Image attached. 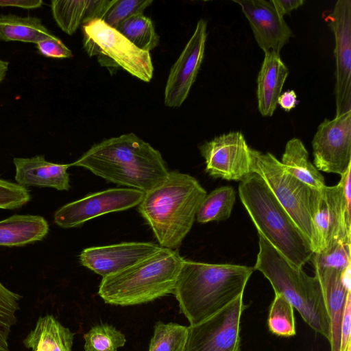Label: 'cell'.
Listing matches in <instances>:
<instances>
[{"mask_svg":"<svg viewBox=\"0 0 351 351\" xmlns=\"http://www.w3.org/2000/svg\"><path fill=\"white\" fill-rule=\"evenodd\" d=\"M206 195L194 177L169 171L163 182L145 193L138 210L160 246L177 249L191 230Z\"/></svg>","mask_w":351,"mask_h":351,"instance_id":"cell-3","label":"cell"},{"mask_svg":"<svg viewBox=\"0 0 351 351\" xmlns=\"http://www.w3.org/2000/svg\"><path fill=\"white\" fill-rule=\"evenodd\" d=\"M247 19L254 38L265 52L280 53L292 36L289 25L271 1L234 0Z\"/></svg>","mask_w":351,"mask_h":351,"instance_id":"cell-17","label":"cell"},{"mask_svg":"<svg viewBox=\"0 0 351 351\" xmlns=\"http://www.w3.org/2000/svg\"><path fill=\"white\" fill-rule=\"evenodd\" d=\"M243 295L204 321L188 326L184 351H239Z\"/></svg>","mask_w":351,"mask_h":351,"instance_id":"cell-10","label":"cell"},{"mask_svg":"<svg viewBox=\"0 0 351 351\" xmlns=\"http://www.w3.org/2000/svg\"><path fill=\"white\" fill-rule=\"evenodd\" d=\"M258 234L259 251L254 270L270 282L274 293L282 295L315 331L330 339V320L317 277H311Z\"/></svg>","mask_w":351,"mask_h":351,"instance_id":"cell-4","label":"cell"},{"mask_svg":"<svg viewBox=\"0 0 351 351\" xmlns=\"http://www.w3.org/2000/svg\"><path fill=\"white\" fill-rule=\"evenodd\" d=\"M36 45L39 53L45 57L53 58L73 57L72 51L56 36L40 41Z\"/></svg>","mask_w":351,"mask_h":351,"instance_id":"cell-35","label":"cell"},{"mask_svg":"<svg viewBox=\"0 0 351 351\" xmlns=\"http://www.w3.org/2000/svg\"><path fill=\"white\" fill-rule=\"evenodd\" d=\"M71 166L145 193L163 182L169 172L160 152L133 133L93 145Z\"/></svg>","mask_w":351,"mask_h":351,"instance_id":"cell-1","label":"cell"},{"mask_svg":"<svg viewBox=\"0 0 351 351\" xmlns=\"http://www.w3.org/2000/svg\"><path fill=\"white\" fill-rule=\"evenodd\" d=\"M335 37L336 115L351 110V1L338 0L325 19Z\"/></svg>","mask_w":351,"mask_h":351,"instance_id":"cell-13","label":"cell"},{"mask_svg":"<svg viewBox=\"0 0 351 351\" xmlns=\"http://www.w3.org/2000/svg\"><path fill=\"white\" fill-rule=\"evenodd\" d=\"M351 292L348 293L343 312L339 351H348L351 346Z\"/></svg>","mask_w":351,"mask_h":351,"instance_id":"cell-36","label":"cell"},{"mask_svg":"<svg viewBox=\"0 0 351 351\" xmlns=\"http://www.w3.org/2000/svg\"><path fill=\"white\" fill-rule=\"evenodd\" d=\"M187 334L188 326L158 322L155 325L148 351H184Z\"/></svg>","mask_w":351,"mask_h":351,"instance_id":"cell-28","label":"cell"},{"mask_svg":"<svg viewBox=\"0 0 351 351\" xmlns=\"http://www.w3.org/2000/svg\"><path fill=\"white\" fill-rule=\"evenodd\" d=\"M83 45L89 56H96L102 66L121 68L145 82L151 81L154 66L150 53L130 42L102 19L83 25Z\"/></svg>","mask_w":351,"mask_h":351,"instance_id":"cell-8","label":"cell"},{"mask_svg":"<svg viewBox=\"0 0 351 351\" xmlns=\"http://www.w3.org/2000/svg\"><path fill=\"white\" fill-rule=\"evenodd\" d=\"M348 351H351V346L349 347V348L348 349Z\"/></svg>","mask_w":351,"mask_h":351,"instance_id":"cell-41","label":"cell"},{"mask_svg":"<svg viewBox=\"0 0 351 351\" xmlns=\"http://www.w3.org/2000/svg\"><path fill=\"white\" fill-rule=\"evenodd\" d=\"M74 334L51 315L40 317L23 343L32 351H72Z\"/></svg>","mask_w":351,"mask_h":351,"instance_id":"cell-23","label":"cell"},{"mask_svg":"<svg viewBox=\"0 0 351 351\" xmlns=\"http://www.w3.org/2000/svg\"><path fill=\"white\" fill-rule=\"evenodd\" d=\"M160 248L151 242H124L84 249L79 258L82 265L103 278L135 265Z\"/></svg>","mask_w":351,"mask_h":351,"instance_id":"cell-16","label":"cell"},{"mask_svg":"<svg viewBox=\"0 0 351 351\" xmlns=\"http://www.w3.org/2000/svg\"><path fill=\"white\" fill-rule=\"evenodd\" d=\"M281 163L287 173L309 187L319 191L326 186L324 176L311 163L299 138H293L287 143Z\"/></svg>","mask_w":351,"mask_h":351,"instance_id":"cell-24","label":"cell"},{"mask_svg":"<svg viewBox=\"0 0 351 351\" xmlns=\"http://www.w3.org/2000/svg\"><path fill=\"white\" fill-rule=\"evenodd\" d=\"M236 199L233 187L223 186L206 195L196 214L197 222L206 223L228 219Z\"/></svg>","mask_w":351,"mask_h":351,"instance_id":"cell-26","label":"cell"},{"mask_svg":"<svg viewBox=\"0 0 351 351\" xmlns=\"http://www.w3.org/2000/svg\"><path fill=\"white\" fill-rule=\"evenodd\" d=\"M267 325L269 331L277 336L288 337L295 335L293 307L280 294L275 293Z\"/></svg>","mask_w":351,"mask_h":351,"instance_id":"cell-30","label":"cell"},{"mask_svg":"<svg viewBox=\"0 0 351 351\" xmlns=\"http://www.w3.org/2000/svg\"><path fill=\"white\" fill-rule=\"evenodd\" d=\"M30 199L31 194L27 187L0 178V208L16 209Z\"/></svg>","mask_w":351,"mask_h":351,"instance_id":"cell-34","label":"cell"},{"mask_svg":"<svg viewBox=\"0 0 351 351\" xmlns=\"http://www.w3.org/2000/svg\"><path fill=\"white\" fill-rule=\"evenodd\" d=\"M152 3V0H117L102 20L117 30L128 19L143 14Z\"/></svg>","mask_w":351,"mask_h":351,"instance_id":"cell-33","label":"cell"},{"mask_svg":"<svg viewBox=\"0 0 351 351\" xmlns=\"http://www.w3.org/2000/svg\"><path fill=\"white\" fill-rule=\"evenodd\" d=\"M351 241H336L324 250L313 255L315 268H332L345 271L350 268Z\"/></svg>","mask_w":351,"mask_h":351,"instance_id":"cell-32","label":"cell"},{"mask_svg":"<svg viewBox=\"0 0 351 351\" xmlns=\"http://www.w3.org/2000/svg\"><path fill=\"white\" fill-rule=\"evenodd\" d=\"M312 147L318 171L343 175L351 167V110L324 119L317 127Z\"/></svg>","mask_w":351,"mask_h":351,"instance_id":"cell-12","label":"cell"},{"mask_svg":"<svg viewBox=\"0 0 351 351\" xmlns=\"http://www.w3.org/2000/svg\"><path fill=\"white\" fill-rule=\"evenodd\" d=\"M254 268L184 260L173 294L190 325L218 313L243 295Z\"/></svg>","mask_w":351,"mask_h":351,"instance_id":"cell-2","label":"cell"},{"mask_svg":"<svg viewBox=\"0 0 351 351\" xmlns=\"http://www.w3.org/2000/svg\"><path fill=\"white\" fill-rule=\"evenodd\" d=\"M43 4L42 0H0L1 7H17L24 9H36Z\"/></svg>","mask_w":351,"mask_h":351,"instance_id":"cell-38","label":"cell"},{"mask_svg":"<svg viewBox=\"0 0 351 351\" xmlns=\"http://www.w3.org/2000/svg\"><path fill=\"white\" fill-rule=\"evenodd\" d=\"M145 192L130 188H114L89 194L68 203L54 213V222L62 228L82 226L101 215L138 206Z\"/></svg>","mask_w":351,"mask_h":351,"instance_id":"cell-11","label":"cell"},{"mask_svg":"<svg viewBox=\"0 0 351 351\" xmlns=\"http://www.w3.org/2000/svg\"><path fill=\"white\" fill-rule=\"evenodd\" d=\"M85 351H117L124 346L125 335L114 326L99 324L84 335Z\"/></svg>","mask_w":351,"mask_h":351,"instance_id":"cell-29","label":"cell"},{"mask_svg":"<svg viewBox=\"0 0 351 351\" xmlns=\"http://www.w3.org/2000/svg\"><path fill=\"white\" fill-rule=\"evenodd\" d=\"M289 70L280 58V53L269 51L265 57L257 78L258 108L264 117L274 114Z\"/></svg>","mask_w":351,"mask_h":351,"instance_id":"cell-21","label":"cell"},{"mask_svg":"<svg viewBox=\"0 0 351 351\" xmlns=\"http://www.w3.org/2000/svg\"><path fill=\"white\" fill-rule=\"evenodd\" d=\"M55 36L36 16L0 15V42L21 41L37 44Z\"/></svg>","mask_w":351,"mask_h":351,"instance_id":"cell-25","label":"cell"},{"mask_svg":"<svg viewBox=\"0 0 351 351\" xmlns=\"http://www.w3.org/2000/svg\"><path fill=\"white\" fill-rule=\"evenodd\" d=\"M199 149L205 159L206 171L213 178L242 181L252 173L250 147L240 132L216 136Z\"/></svg>","mask_w":351,"mask_h":351,"instance_id":"cell-14","label":"cell"},{"mask_svg":"<svg viewBox=\"0 0 351 351\" xmlns=\"http://www.w3.org/2000/svg\"><path fill=\"white\" fill-rule=\"evenodd\" d=\"M117 0H53L51 9L59 27L73 35L80 25L103 19Z\"/></svg>","mask_w":351,"mask_h":351,"instance_id":"cell-20","label":"cell"},{"mask_svg":"<svg viewBox=\"0 0 351 351\" xmlns=\"http://www.w3.org/2000/svg\"><path fill=\"white\" fill-rule=\"evenodd\" d=\"M9 62L0 59V83L5 79L8 70Z\"/></svg>","mask_w":351,"mask_h":351,"instance_id":"cell-40","label":"cell"},{"mask_svg":"<svg viewBox=\"0 0 351 351\" xmlns=\"http://www.w3.org/2000/svg\"><path fill=\"white\" fill-rule=\"evenodd\" d=\"M117 30L143 51L149 52L159 42V37L154 29L152 21L143 14L128 19Z\"/></svg>","mask_w":351,"mask_h":351,"instance_id":"cell-27","label":"cell"},{"mask_svg":"<svg viewBox=\"0 0 351 351\" xmlns=\"http://www.w3.org/2000/svg\"><path fill=\"white\" fill-rule=\"evenodd\" d=\"M21 295L12 291L0 282V351H10L8 337L16 323Z\"/></svg>","mask_w":351,"mask_h":351,"instance_id":"cell-31","label":"cell"},{"mask_svg":"<svg viewBox=\"0 0 351 351\" xmlns=\"http://www.w3.org/2000/svg\"><path fill=\"white\" fill-rule=\"evenodd\" d=\"M277 12L282 16L302 6L304 0H270Z\"/></svg>","mask_w":351,"mask_h":351,"instance_id":"cell-37","label":"cell"},{"mask_svg":"<svg viewBox=\"0 0 351 351\" xmlns=\"http://www.w3.org/2000/svg\"><path fill=\"white\" fill-rule=\"evenodd\" d=\"M207 22L201 19L170 70L165 88V104L178 108L185 101L202 62L207 37Z\"/></svg>","mask_w":351,"mask_h":351,"instance_id":"cell-15","label":"cell"},{"mask_svg":"<svg viewBox=\"0 0 351 351\" xmlns=\"http://www.w3.org/2000/svg\"><path fill=\"white\" fill-rule=\"evenodd\" d=\"M322 285L330 320L331 351H339L341 326L344 306L350 291V268L340 271L332 268H315Z\"/></svg>","mask_w":351,"mask_h":351,"instance_id":"cell-18","label":"cell"},{"mask_svg":"<svg viewBox=\"0 0 351 351\" xmlns=\"http://www.w3.org/2000/svg\"><path fill=\"white\" fill-rule=\"evenodd\" d=\"M15 180L17 184L27 186L53 188L68 191L70 188L67 169L71 164L48 162L43 155L31 158H14Z\"/></svg>","mask_w":351,"mask_h":351,"instance_id":"cell-19","label":"cell"},{"mask_svg":"<svg viewBox=\"0 0 351 351\" xmlns=\"http://www.w3.org/2000/svg\"><path fill=\"white\" fill-rule=\"evenodd\" d=\"M239 195L258 234L288 261L302 268L312 258L310 242L261 176L252 172L241 181Z\"/></svg>","mask_w":351,"mask_h":351,"instance_id":"cell-5","label":"cell"},{"mask_svg":"<svg viewBox=\"0 0 351 351\" xmlns=\"http://www.w3.org/2000/svg\"><path fill=\"white\" fill-rule=\"evenodd\" d=\"M49 230L48 222L42 216L14 215L0 221V246H23L39 241Z\"/></svg>","mask_w":351,"mask_h":351,"instance_id":"cell-22","label":"cell"},{"mask_svg":"<svg viewBox=\"0 0 351 351\" xmlns=\"http://www.w3.org/2000/svg\"><path fill=\"white\" fill-rule=\"evenodd\" d=\"M311 247L319 253L340 240L351 241V186L339 182L319 191L311 213Z\"/></svg>","mask_w":351,"mask_h":351,"instance_id":"cell-9","label":"cell"},{"mask_svg":"<svg viewBox=\"0 0 351 351\" xmlns=\"http://www.w3.org/2000/svg\"><path fill=\"white\" fill-rule=\"evenodd\" d=\"M250 156L251 171L263 178L311 245V213L319 191L287 173L272 154L250 148Z\"/></svg>","mask_w":351,"mask_h":351,"instance_id":"cell-7","label":"cell"},{"mask_svg":"<svg viewBox=\"0 0 351 351\" xmlns=\"http://www.w3.org/2000/svg\"><path fill=\"white\" fill-rule=\"evenodd\" d=\"M184 260L177 250L161 247L135 265L103 277L98 294L105 303L125 306L173 293Z\"/></svg>","mask_w":351,"mask_h":351,"instance_id":"cell-6","label":"cell"},{"mask_svg":"<svg viewBox=\"0 0 351 351\" xmlns=\"http://www.w3.org/2000/svg\"><path fill=\"white\" fill-rule=\"evenodd\" d=\"M297 95L293 90H287L280 95L277 105L278 104L285 111L289 112L294 108L297 104Z\"/></svg>","mask_w":351,"mask_h":351,"instance_id":"cell-39","label":"cell"}]
</instances>
